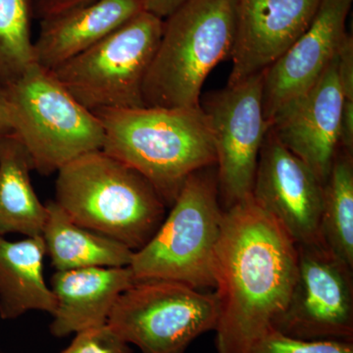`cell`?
Returning <instances> with one entry per match:
<instances>
[{
    "label": "cell",
    "mask_w": 353,
    "mask_h": 353,
    "mask_svg": "<svg viewBox=\"0 0 353 353\" xmlns=\"http://www.w3.org/2000/svg\"><path fill=\"white\" fill-rule=\"evenodd\" d=\"M264 71L228 85L201 103L212 129L218 190L226 209L252 196L269 123L263 110Z\"/></svg>",
    "instance_id": "30bf717a"
},
{
    "label": "cell",
    "mask_w": 353,
    "mask_h": 353,
    "mask_svg": "<svg viewBox=\"0 0 353 353\" xmlns=\"http://www.w3.org/2000/svg\"><path fill=\"white\" fill-rule=\"evenodd\" d=\"M32 0H0V82L6 85L36 63Z\"/></svg>",
    "instance_id": "44dd1931"
},
{
    "label": "cell",
    "mask_w": 353,
    "mask_h": 353,
    "mask_svg": "<svg viewBox=\"0 0 353 353\" xmlns=\"http://www.w3.org/2000/svg\"><path fill=\"white\" fill-rule=\"evenodd\" d=\"M297 253L292 296L272 328L301 340L353 341L352 267L322 241L297 245Z\"/></svg>",
    "instance_id": "9c48e42d"
},
{
    "label": "cell",
    "mask_w": 353,
    "mask_h": 353,
    "mask_svg": "<svg viewBox=\"0 0 353 353\" xmlns=\"http://www.w3.org/2000/svg\"><path fill=\"white\" fill-rule=\"evenodd\" d=\"M185 180L170 212L141 250L130 268L134 280H167L194 288H215L213 261L224 211L217 176L210 169Z\"/></svg>",
    "instance_id": "8992f818"
},
{
    "label": "cell",
    "mask_w": 353,
    "mask_h": 353,
    "mask_svg": "<svg viewBox=\"0 0 353 353\" xmlns=\"http://www.w3.org/2000/svg\"><path fill=\"white\" fill-rule=\"evenodd\" d=\"M136 282L130 266L55 272L50 288L57 303L51 334L63 338L108 324L116 301Z\"/></svg>",
    "instance_id": "9a60e30c"
},
{
    "label": "cell",
    "mask_w": 353,
    "mask_h": 353,
    "mask_svg": "<svg viewBox=\"0 0 353 353\" xmlns=\"http://www.w3.org/2000/svg\"><path fill=\"white\" fill-rule=\"evenodd\" d=\"M319 229L325 246L353 268V157L341 148L323 183Z\"/></svg>",
    "instance_id": "ffe728a7"
},
{
    "label": "cell",
    "mask_w": 353,
    "mask_h": 353,
    "mask_svg": "<svg viewBox=\"0 0 353 353\" xmlns=\"http://www.w3.org/2000/svg\"><path fill=\"white\" fill-rule=\"evenodd\" d=\"M353 0H321L314 19L296 43L264 71L263 110L270 124L288 102L307 92L333 61L347 36Z\"/></svg>",
    "instance_id": "4fadbf2b"
},
{
    "label": "cell",
    "mask_w": 353,
    "mask_h": 353,
    "mask_svg": "<svg viewBox=\"0 0 353 353\" xmlns=\"http://www.w3.org/2000/svg\"><path fill=\"white\" fill-rule=\"evenodd\" d=\"M238 0H185L163 19L143 88L148 108H199L211 71L231 58Z\"/></svg>",
    "instance_id": "277c9868"
},
{
    "label": "cell",
    "mask_w": 353,
    "mask_h": 353,
    "mask_svg": "<svg viewBox=\"0 0 353 353\" xmlns=\"http://www.w3.org/2000/svg\"><path fill=\"white\" fill-rule=\"evenodd\" d=\"M54 201L76 224L132 252L148 243L166 216L167 206L152 183L102 150L57 171Z\"/></svg>",
    "instance_id": "3957f363"
},
{
    "label": "cell",
    "mask_w": 353,
    "mask_h": 353,
    "mask_svg": "<svg viewBox=\"0 0 353 353\" xmlns=\"http://www.w3.org/2000/svg\"><path fill=\"white\" fill-rule=\"evenodd\" d=\"M185 1V0H152L146 7V10L161 19H165Z\"/></svg>",
    "instance_id": "4316f807"
},
{
    "label": "cell",
    "mask_w": 353,
    "mask_h": 353,
    "mask_svg": "<svg viewBox=\"0 0 353 353\" xmlns=\"http://www.w3.org/2000/svg\"><path fill=\"white\" fill-rule=\"evenodd\" d=\"M102 150L152 183L171 208L185 180L216 165L212 129L199 108L103 109Z\"/></svg>",
    "instance_id": "7a4b0ae2"
},
{
    "label": "cell",
    "mask_w": 353,
    "mask_h": 353,
    "mask_svg": "<svg viewBox=\"0 0 353 353\" xmlns=\"http://www.w3.org/2000/svg\"><path fill=\"white\" fill-rule=\"evenodd\" d=\"M321 0H238L228 85L263 72L289 50L314 19Z\"/></svg>",
    "instance_id": "5bb4252c"
},
{
    "label": "cell",
    "mask_w": 353,
    "mask_h": 353,
    "mask_svg": "<svg viewBox=\"0 0 353 353\" xmlns=\"http://www.w3.org/2000/svg\"><path fill=\"white\" fill-rule=\"evenodd\" d=\"M6 87L12 132L41 175L85 153L102 150L101 120L58 81L50 70L34 63Z\"/></svg>",
    "instance_id": "5b68a950"
},
{
    "label": "cell",
    "mask_w": 353,
    "mask_h": 353,
    "mask_svg": "<svg viewBox=\"0 0 353 353\" xmlns=\"http://www.w3.org/2000/svg\"><path fill=\"white\" fill-rule=\"evenodd\" d=\"M340 148L353 152V101H343L340 122Z\"/></svg>",
    "instance_id": "484cf974"
},
{
    "label": "cell",
    "mask_w": 353,
    "mask_h": 353,
    "mask_svg": "<svg viewBox=\"0 0 353 353\" xmlns=\"http://www.w3.org/2000/svg\"><path fill=\"white\" fill-rule=\"evenodd\" d=\"M162 32L163 19L143 11L51 72L92 112L145 108L143 83Z\"/></svg>",
    "instance_id": "52a82bcc"
},
{
    "label": "cell",
    "mask_w": 353,
    "mask_h": 353,
    "mask_svg": "<svg viewBox=\"0 0 353 353\" xmlns=\"http://www.w3.org/2000/svg\"><path fill=\"white\" fill-rule=\"evenodd\" d=\"M11 132H12V128L9 119L6 87L0 82V143Z\"/></svg>",
    "instance_id": "83f0119b"
},
{
    "label": "cell",
    "mask_w": 353,
    "mask_h": 353,
    "mask_svg": "<svg viewBox=\"0 0 353 353\" xmlns=\"http://www.w3.org/2000/svg\"><path fill=\"white\" fill-rule=\"evenodd\" d=\"M62 353H131V348L105 324L79 332Z\"/></svg>",
    "instance_id": "603a6c76"
},
{
    "label": "cell",
    "mask_w": 353,
    "mask_h": 353,
    "mask_svg": "<svg viewBox=\"0 0 353 353\" xmlns=\"http://www.w3.org/2000/svg\"><path fill=\"white\" fill-rule=\"evenodd\" d=\"M146 10L141 0H94L41 20L34 60L54 70Z\"/></svg>",
    "instance_id": "2e32d148"
},
{
    "label": "cell",
    "mask_w": 353,
    "mask_h": 353,
    "mask_svg": "<svg viewBox=\"0 0 353 353\" xmlns=\"http://www.w3.org/2000/svg\"><path fill=\"white\" fill-rule=\"evenodd\" d=\"M245 353H353V341L301 340L271 327Z\"/></svg>",
    "instance_id": "7402d4cb"
},
{
    "label": "cell",
    "mask_w": 353,
    "mask_h": 353,
    "mask_svg": "<svg viewBox=\"0 0 353 353\" xmlns=\"http://www.w3.org/2000/svg\"><path fill=\"white\" fill-rule=\"evenodd\" d=\"M141 1H143V3H145V9H146V7H148V3H150V2L152 1V0H141Z\"/></svg>",
    "instance_id": "f1b7e54d"
},
{
    "label": "cell",
    "mask_w": 353,
    "mask_h": 353,
    "mask_svg": "<svg viewBox=\"0 0 353 353\" xmlns=\"http://www.w3.org/2000/svg\"><path fill=\"white\" fill-rule=\"evenodd\" d=\"M0 353H3V352H0Z\"/></svg>",
    "instance_id": "4dcf8cb0"
},
{
    "label": "cell",
    "mask_w": 353,
    "mask_h": 353,
    "mask_svg": "<svg viewBox=\"0 0 353 353\" xmlns=\"http://www.w3.org/2000/svg\"><path fill=\"white\" fill-rule=\"evenodd\" d=\"M343 101L336 55L314 85L288 102L269 124L279 141L303 160L322 183L340 148Z\"/></svg>",
    "instance_id": "7c38bea8"
},
{
    "label": "cell",
    "mask_w": 353,
    "mask_h": 353,
    "mask_svg": "<svg viewBox=\"0 0 353 353\" xmlns=\"http://www.w3.org/2000/svg\"><path fill=\"white\" fill-rule=\"evenodd\" d=\"M252 196L296 245L321 241L323 183L270 127L260 150Z\"/></svg>",
    "instance_id": "8fae6325"
},
{
    "label": "cell",
    "mask_w": 353,
    "mask_h": 353,
    "mask_svg": "<svg viewBox=\"0 0 353 353\" xmlns=\"http://www.w3.org/2000/svg\"><path fill=\"white\" fill-rule=\"evenodd\" d=\"M297 245L252 196L224 211L213 275L218 353H245L289 303Z\"/></svg>",
    "instance_id": "6da1fadb"
},
{
    "label": "cell",
    "mask_w": 353,
    "mask_h": 353,
    "mask_svg": "<svg viewBox=\"0 0 353 353\" xmlns=\"http://www.w3.org/2000/svg\"><path fill=\"white\" fill-rule=\"evenodd\" d=\"M92 1L94 0H34L32 13L34 17L41 20Z\"/></svg>",
    "instance_id": "d4e9b609"
},
{
    "label": "cell",
    "mask_w": 353,
    "mask_h": 353,
    "mask_svg": "<svg viewBox=\"0 0 353 353\" xmlns=\"http://www.w3.org/2000/svg\"><path fill=\"white\" fill-rule=\"evenodd\" d=\"M218 317L215 292L174 281L145 280L121 294L108 325L141 353H185L197 336L215 331Z\"/></svg>",
    "instance_id": "ba28073f"
},
{
    "label": "cell",
    "mask_w": 353,
    "mask_h": 353,
    "mask_svg": "<svg viewBox=\"0 0 353 353\" xmlns=\"http://www.w3.org/2000/svg\"><path fill=\"white\" fill-rule=\"evenodd\" d=\"M32 2H34V0H32Z\"/></svg>",
    "instance_id": "f546056e"
},
{
    "label": "cell",
    "mask_w": 353,
    "mask_h": 353,
    "mask_svg": "<svg viewBox=\"0 0 353 353\" xmlns=\"http://www.w3.org/2000/svg\"><path fill=\"white\" fill-rule=\"evenodd\" d=\"M46 208L41 236L57 271L130 266L134 252L126 245L76 224L54 201H48Z\"/></svg>",
    "instance_id": "ac0fdd59"
},
{
    "label": "cell",
    "mask_w": 353,
    "mask_h": 353,
    "mask_svg": "<svg viewBox=\"0 0 353 353\" xmlns=\"http://www.w3.org/2000/svg\"><path fill=\"white\" fill-rule=\"evenodd\" d=\"M336 72L343 97L353 101V39L348 32L336 53Z\"/></svg>",
    "instance_id": "cb8c5ba5"
},
{
    "label": "cell",
    "mask_w": 353,
    "mask_h": 353,
    "mask_svg": "<svg viewBox=\"0 0 353 353\" xmlns=\"http://www.w3.org/2000/svg\"><path fill=\"white\" fill-rule=\"evenodd\" d=\"M43 236L10 241L0 236V317L12 320L32 310L53 314L55 297L43 276Z\"/></svg>",
    "instance_id": "e0dca14e"
},
{
    "label": "cell",
    "mask_w": 353,
    "mask_h": 353,
    "mask_svg": "<svg viewBox=\"0 0 353 353\" xmlns=\"http://www.w3.org/2000/svg\"><path fill=\"white\" fill-rule=\"evenodd\" d=\"M32 170L29 153L11 132L0 143V236L43 234L48 208L32 187Z\"/></svg>",
    "instance_id": "d6986e66"
}]
</instances>
